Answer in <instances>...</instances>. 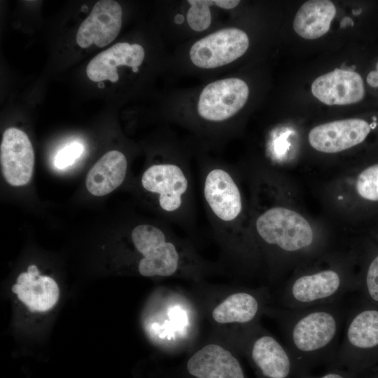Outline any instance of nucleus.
I'll use <instances>...</instances> for the list:
<instances>
[{
	"label": "nucleus",
	"mask_w": 378,
	"mask_h": 378,
	"mask_svg": "<svg viewBox=\"0 0 378 378\" xmlns=\"http://www.w3.org/2000/svg\"><path fill=\"white\" fill-rule=\"evenodd\" d=\"M199 172L204 205L223 259L237 267L251 264L257 255L244 222V199L235 171L208 162Z\"/></svg>",
	"instance_id": "obj_1"
},
{
	"label": "nucleus",
	"mask_w": 378,
	"mask_h": 378,
	"mask_svg": "<svg viewBox=\"0 0 378 378\" xmlns=\"http://www.w3.org/2000/svg\"><path fill=\"white\" fill-rule=\"evenodd\" d=\"M298 377L307 378L321 365L332 366L348 314L343 300L298 309H271Z\"/></svg>",
	"instance_id": "obj_2"
},
{
	"label": "nucleus",
	"mask_w": 378,
	"mask_h": 378,
	"mask_svg": "<svg viewBox=\"0 0 378 378\" xmlns=\"http://www.w3.org/2000/svg\"><path fill=\"white\" fill-rule=\"evenodd\" d=\"M140 183L153 197L160 213L171 223L193 234L195 204L191 171L178 159H165L148 166Z\"/></svg>",
	"instance_id": "obj_3"
},
{
	"label": "nucleus",
	"mask_w": 378,
	"mask_h": 378,
	"mask_svg": "<svg viewBox=\"0 0 378 378\" xmlns=\"http://www.w3.org/2000/svg\"><path fill=\"white\" fill-rule=\"evenodd\" d=\"M253 228L260 251H264L271 258L275 252L294 253L306 251L314 241L309 223L299 213L282 206L272 205L260 209L255 217Z\"/></svg>",
	"instance_id": "obj_4"
},
{
	"label": "nucleus",
	"mask_w": 378,
	"mask_h": 378,
	"mask_svg": "<svg viewBox=\"0 0 378 378\" xmlns=\"http://www.w3.org/2000/svg\"><path fill=\"white\" fill-rule=\"evenodd\" d=\"M350 284L342 272L333 268L303 273L281 289L280 307L298 309L343 300Z\"/></svg>",
	"instance_id": "obj_5"
},
{
	"label": "nucleus",
	"mask_w": 378,
	"mask_h": 378,
	"mask_svg": "<svg viewBox=\"0 0 378 378\" xmlns=\"http://www.w3.org/2000/svg\"><path fill=\"white\" fill-rule=\"evenodd\" d=\"M241 328V346L260 378H299L293 358L284 344L257 322Z\"/></svg>",
	"instance_id": "obj_6"
},
{
	"label": "nucleus",
	"mask_w": 378,
	"mask_h": 378,
	"mask_svg": "<svg viewBox=\"0 0 378 378\" xmlns=\"http://www.w3.org/2000/svg\"><path fill=\"white\" fill-rule=\"evenodd\" d=\"M377 346L378 310L364 309L348 312L343 338L330 367L344 368L358 374L365 353Z\"/></svg>",
	"instance_id": "obj_7"
},
{
	"label": "nucleus",
	"mask_w": 378,
	"mask_h": 378,
	"mask_svg": "<svg viewBox=\"0 0 378 378\" xmlns=\"http://www.w3.org/2000/svg\"><path fill=\"white\" fill-rule=\"evenodd\" d=\"M197 317L195 307L184 295L172 291L164 297L157 321L151 323L150 333L164 347H182L194 337Z\"/></svg>",
	"instance_id": "obj_8"
},
{
	"label": "nucleus",
	"mask_w": 378,
	"mask_h": 378,
	"mask_svg": "<svg viewBox=\"0 0 378 378\" xmlns=\"http://www.w3.org/2000/svg\"><path fill=\"white\" fill-rule=\"evenodd\" d=\"M247 34L237 28H225L195 42L190 50L192 62L203 69H214L232 62L247 50Z\"/></svg>",
	"instance_id": "obj_9"
},
{
	"label": "nucleus",
	"mask_w": 378,
	"mask_h": 378,
	"mask_svg": "<svg viewBox=\"0 0 378 378\" xmlns=\"http://www.w3.org/2000/svg\"><path fill=\"white\" fill-rule=\"evenodd\" d=\"M249 89L241 79L228 78L208 84L202 91L197 111L203 119L219 122L235 115L246 104Z\"/></svg>",
	"instance_id": "obj_10"
},
{
	"label": "nucleus",
	"mask_w": 378,
	"mask_h": 378,
	"mask_svg": "<svg viewBox=\"0 0 378 378\" xmlns=\"http://www.w3.org/2000/svg\"><path fill=\"white\" fill-rule=\"evenodd\" d=\"M0 160L5 180L13 186L27 184L32 176L34 152L28 136L16 127L6 129L0 146Z\"/></svg>",
	"instance_id": "obj_11"
},
{
	"label": "nucleus",
	"mask_w": 378,
	"mask_h": 378,
	"mask_svg": "<svg viewBox=\"0 0 378 378\" xmlns=\"http://www.w3.org/2000/svg\"><path fill=\"white\" fill-rule=\"evenodd\" d=\"M122 25V8L115 1L101 0L80 24L76 36L77 44L83 48L94 44L103 48L118 35Z\"/></svg>",
	"instance_id": "obj_12"
},
{
	"label": "nucleus",
	"mask_w": 378,
	"mask_h": 378,
	"mask_svg": "<svg viewBox=\"0 0 378 378\" xmlns=\"http://www.w3.org/2000/svg\"><path fill=\"white\" fill-rule=\"evenodd\" d=\"M370 124L360 118H350L326 122L313 127L308 135L315 150L335 153L363 142L370 132Z\"/></svg>",
	"instance_id": "obj_13"
},
{
	"label": "nucleus",
	"mask_w": 378,
	"mask_h": 378,
	"mask_svg": "<svg viewBox=\"0 0 378 378\" xmlns=\"http://www.w3.org/2000/svg\"><path fill=\"white\" fill-rule=\"evenodd\" d=\"M186 370L192 378H247L237 356L214 342L195 351L187 360Z\"/></svg>",
	"instance_id": "obj_14"
},
{
	"label": "nucleus",
	"mask_w": 378,
	"mask_h": 378,
	"mask_svg": "<svg viewBox=\"0 0 378 378\" xmlns=\"http://www.w3.org/2000/svg\"><path fill=\"white\" fill-rule=\"evenodd\" d=\"M312 92L326 105H349L363 99L365 86L357 72L335 69L316 78L312 84Z\"/></svg>",
	"instance_id": "obj_15"
},
{
	"label": "nucleus",
	"mask_w": 378,
	"mask_h": 378,
	"mask_svg": "<svg viewBox=\"0 0 378 378\" xmlns=\"http://www.w3.org/2000/svg\"><path fill=\"white\" fill-rule=\"evenodd\" d=\"M264 295L254 290L230 293L213 308L211 316L218 325L248 326L256 323L266 310Z\"/></svg>",
	"instance_id": "obj_16"
},
{
	"label": "nucleus",
	"mask_w": 378,
	"mask_h": 378,
	"mask_svg": "<svg viewBox=\"0 0 378 378\" xmlns=\"http://www.w3.org/2000/svg\"><path fill=\"white\" fill-rule=\"evenodd\" d=\"M144 56V49L138 43H117L90 61L86 67V74L94 82L108 80L115 83L119 78L118 66L139 67Z\"/></svg>",
	"instance_id": "obj_17"
},
{
	"label": "nucleus",
	"mask_w": 378,
	"mask_h": 378,
	"mask_svg": "<svg viewBox=\"0 0 378 378\" xmlns=\"http://www.w3.org/2000/svg\"><path fill=\"white\" fill-rule=\"evenodd\" d=\"M12 291L32 312L49 311L56 304L59 295L56 281L48 276H41L34 265H29L27 272L18 276Z\"/></svg>",
	"instance_id": "obj_18"
},
{
	"label": "nucleus",
	"mask_w": 378,
	"mask_h": 378,
	"mask_svg": "<svg viewBox=\"0 0 378 378\" xmlns=\"http://www.w3.org/2000/svg\"><path fill=\"white\" fill-rule=\"evenodd\" d=\"M127 170L125 155L119 150H110L90 169L85 181L86 188L94 196L109 194L123 183Z\"/></svg>",
	"instance_id": "obj_19"
},
{
	"label": "nucleus",
	"mask_w": 378,
	"mask_h": 378,
	"mask_svg": "<svg viewBox=\"0 0 378 378\" xmlns=\"http://www.w3.org/2000/svg\"><path fill=\"white\" fill-rule=\"evenodd\" d=\"M335 14L336 8L331 1H307L298 10L293 29L303 38H318L328 31Z\"/></svg>",
	"instance_id": "obj_20"
},
{
	"label": "nucleus",
	"mask_w": 378,
	"mask_h": 378,
	"mask_svg": "<svg viewBox=\"0 0 378 378\" xmlns=\"http://www.w3.org/2000/svg\"><path fill=\"white\" fill-rule=\"evenodd\" d=\"M190 4L187 13V21L192 29L202 31L211 24V15L209 6L216 5L215 0H189Z\"/></svg>",
	"instance_id": "obj_21"
},
{
	"label": "nucleus",
	"mask_w": 378,
	"mask_h": 378,
	"mask_svg": "<svg viewBox=\"0 0 378 378\" xmlns=\"http://www.w3.org/2000/svg\"><path fill=\"white\" fill-rule=\"evenodd\" d=\"M356 189L362 198L378 202V164L365 168L358 174Z\"/></svg>",
	"instance_id": "obj_22"
},
{
	"label": "nucleus",
	"mask_w": 378,
	"mask_h": 378,
	"mask_svg": "<svg viewBox=\"0 0 378 378\" xmlns=\"http://www.w3.org/2000/svg\"><path fill=\"white\" fill-rule=\"evenodd\" d=\"M83 146L79 142H72L56 155L54 160L55 166L58 169H64L73 164L83 152Z\"/></svg>",
	"instance_id": "obj_23"
},
{
	"label": "nucleus",
	"mask_w": 378,
	"mask_h": 378,
	"mask_svg": "<svg viewBox=\"0 0 378 378\" xmlns=\"http://www.w3.org/2000/svg\"><path fill=\"white\" fill-rule=\"evenodd\" d=\"M365 287L369 297L378 302V255L371 261L368 268Z\"/></svg>",
	"instance_id": "obj_24"
},
{
	"label": "nucleus",
	"mask_w": 378,
	"mask_h": 378,
	"mask_svg": "<svg viewBox=\"0 0 378 378\" xmlns=\"http://www.w3.org/2000/svg\"><path fill=\"white\" fill-rule=\"evenodd\" d=\"M358 374L342 368L330 367L321 375L313 377L310 375L307 378H358Z\"/></svg>",
	"instance_id": "obj_25"
},
{
	"label": "nucleus",
	"mask_w": 378,
	"mask_h": 378,
	"mask_svg": "<svg viewBox=\"0 0 378 378\" xmlns=\"http://www.w3.org/2000/svg\"><path fill=\"white\" fill-rule=\"evenodd\" d=\"M366 81L370 86L378 88V61L376 63L375 69L368 74Z\"/></svg>",
	"instance_id": "obj_26"
},
{
	"label": "nucleus",
	"mask_w": 378,
	"mask_h": 378,
	"mask_svg": "<svg viewBox=\"0 0 378 378\" xmlns=\"http://www.w3.org/2000/svg\"><path fill=\"white\" fill-rule=\"evenodd\" d=\"M216 6L224 8V9H231L236 7L239 1L238 0H215Z\"/></svg>",
	"instance_id": "obj_27"
},
{
	"label": "nucleus",
	"mask_w": 378,
	"mask_h": 378,
	"mask_svg": "<svg viewBox=\"0 0 378 378\" xmlns=\"http://www.w3.org/2000/svg\"><path fill=\"white\" fill-rule=\"evenodd\" d=\"M354 24L353 21L350 18L346 17L342 19V22H340V27H345L348 25L352 26Z\"/></svg>",
	"instance_id": "obj_28"
},
{
	"label": "nucleus",
	"mask_w": 378,
	"mask_h": 378,
	"mask_svg": "<svg viewBox=\"0 0 378 378\" xmlns=\"http://www.w3.org/2000/svg\"><path fill=\"white\" fill-rule=\"evenodd\" d=\"M184 21V17L182 14H177L174 17V22L178 24H181Z\"/></svg>",
	"instance_id": "obj_29"
},
{
	"label": "nucleus",
	"mask_w": 378,
	"mask_h": 378,
	"mask_svg": "<svg viewBox=\"0 0 378 378\" xmlns=\"http://www.w3.org/2000/svg\"><path fill=\"white\" fill-rule=\"evenodd\" d=\"M132 71H133L134 72H138L139 69H138V67H134V68H132Z\"/></svg>",
	"instance_id": "obj_30"
}]
</instances>
